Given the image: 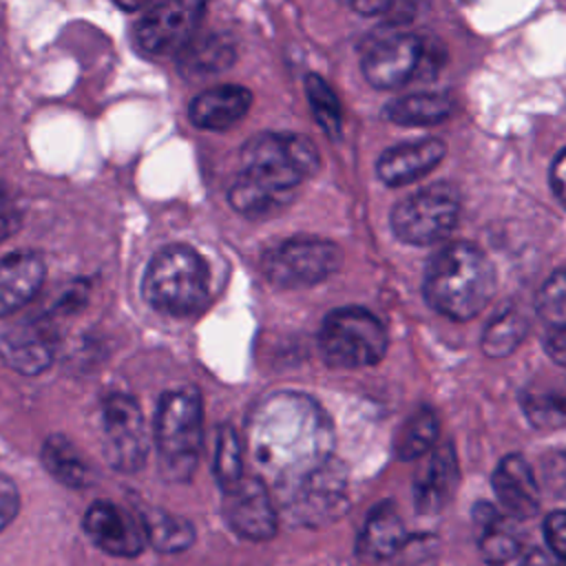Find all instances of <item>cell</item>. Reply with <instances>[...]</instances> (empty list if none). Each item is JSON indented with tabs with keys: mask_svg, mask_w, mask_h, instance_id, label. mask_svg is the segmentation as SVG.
<instances>
[{
	"mask_svg": "<svg viewBox=\"0 0 566 566\" xmlns=\"http://www.w3.org/2000/svg\"><path fill=\"white\" fill-rule=\"evenodd\" d=\"M332 447V420L305 394H270L250 413L248 449L279 489L329 458Z\"/></svg>",
	"mask_w": 566,
	"mask_h": 566,
	"instance_id": "6da1fadb",
	"label": "cell"
},
{
	"mask_svg": "<svg viewBox=\"0 0 566 566\" xmlns=\"http://www.w3.org/2000/svg\"><path fill=\"white\" fill-rule=\"evenodd\" d=\"M424 298L451 321L478 316L495 290V272L486 254L467 241L444 245L427 265Z\"/></svg>",
	"mask_w": 566,
	"mask_h": 566,
	"instance_id": "7a4b0ae2",
	"label": "cell"
},
{
	"mask_svg": "<svg viewBox=\"0 0 566 566\" xmlns=\"http://www.w3.org/2000/svg\"><path fill=\"white\" fill-rule=\"evenodd\" d=\"M142 294L161 314H195L206 305L210 294L208 263L190 245H166L150 259L142 281Z\"/></svg>",
	"mask_w": 566,
	"mask_h": 566,
	"instance_id": "3957f363",
	"label": "cell"
},
{
	"mask_svg": "<svg viewBox=\"0 0 566 566\" xmlns=\"http://www.w3.org/2000/svg\"><path fill=\"white\" fill-rule=\"evenodd\" d=\"M203 438V411L197 391H166L155 418V447L161 473L172 482H188L197 469Z\"/></svg>",
	"mask_w": 566,
	"mask_h": 566,
	"instance_id": "277c9868",
	"label": "cell"
},
{
	"mask_svg": "<svg viewBox=\"0 0 566 566\" xmlns=\"http://www.w3.org/2000/svg\"><path fill=\"white\" fill-rule=\"evenodd\" d=\"M243 170L281 190L296 192L298 184L318 170V150L296 133H259L241 148Z\"/></svg>",
	"mask_w": 566,
	"mask_h": 566,
	"instance_id": "5b68a950",
	"label": "cell"
},
{
	"mask_svg": "<svg viewBox=\"0 0 566 566\" xmlns=\"http://www.w3.org/2000/svg\"><path fill=\"white\" fill-rule=\"evenodd\" d=\"M389 338L385 325L365 307H340L325 316L318 349L332 367H369L382 360Z\"/></svg>",
	"mask_w": 566,
	"mask_h": 566,
	"instance_id": "8992f818",
	"label": "cell"
},
{
	"mask_svg": "<svg viewBox=\"0 0 566 566\" xmlns=\"http://www.w3.org/2000/svg\"><path fill=\"white\" fill-rule=\"evenodd\" d=\"M285 513L298 522L318 526L340 517L347 509V473L336 458H325L314 469L279 489Z\"/></svg>",
	"mask_w": 566,
	"mask_h": 566,
	"instance_id": "52a82bcc",
	"label": "cell"
},
{
	"mask_svg": "<svg viewBox=\"0 0 566 566\" xmlns=\"http://www.w3.org/2000/svg\"><path fill=\"white\" fill-rule=\"evenodd\" d=\"M343 254L334 241L321 237H292L263 254V274L279 290L310 287L340 268Z\"/></svg>",
	"mask_w": 566,
	"mask_h": 566,
	"instance_id": "ba28073f",
	"label": "cell"
},
{
	"mask_svg": "<svg viewBox=\"0 0 566 566\" xmlns=\"http://www.w3.org/2000/svg\"><path fill=\"white\" fill-rule=\"evenodd\" d=\"M436 51L418 33H391L374 40L360 60L365 80L380 91L405 86L411 80L429 77Z\"/></svg>",
	"mask_w": 566,
	"mask_h": 566,
	"instance_id": "9c48e42d",
	"label": "cell"
},
{
	"mask_svg": "<svg viewBox=\"0 0 566 566\" xmlns=\"http://www.w3.org/2000/svg\"><path fill=\"white\" fill-rule=\"evenodd\" d=\"M460 214V197L451 184H431L391 210L394 234L411 245L436 243L455 228Z\"/></svg>",
	"mask_w": 566,
	"mask_h": 566,
	"instance_id": "30bf717a",
	"label": "cell"
},
{
	"mask_svg": "<svg viewBox=\"0 0 566 566\" xmlns=\"http://www.w3.org/2000/svg\"><path fill=\"white\" fill-rule=\"evenodd\" d=\"M102 442L106 462L122 473H135L148 455L144 413L135 398L111 394L102 402Z\"/></svg>",
	"mask_w": 566,
	"mask_h": 566,
	"instance_id": "8fae6325",
	"label": "cell"
},
{
	"mask_svg": "<svg viewBox=\"0 0 566 566\" xmlns=\"http://www.w3.org/2000/svg\"><path fill=\"white\" fill-rule=\"evenodd\" d=\"M203 0H155L135 24V44L148 55L179 53L203 18Z\"/></svg>",
	"mask_w": 566,
	"mask_h": 566,
	"instance_id": "7c38bea8",
	"label": "cell"
},
{
	"mask_svg": "<svg viewBox=\"0 0 566 566\" xmlns=\"http://www.w3.org/2000/svg\"><path fill=\"white\" fill-rule=\"evenodd\" d=\"M226 493V520L230 528L252 542L272 539L276 533V506L268 486L256 475H243Z\"/></svg>",
	"mask_w": 566,
	"mask_h": 566,
	"instance_id": "4fadbf2b",
	"label": "cell"
},
{
	"mask_svg": "<svg viewBox=\"0 0 566 566\" xmlns=\"http://www.w3.org/2000/svg\"><path fill=\"white\" fill-rule=\"evenodd\" d=\"M84 531L97 548L115 557H135L146 544L142 520L108 500H97L88 506Z\"/></svg>",
	"mask_w": 566,
	"mask_h": 566,
	"instance_id": "5bb4252c",
	"label": "cell"
},
{
	"mask_svg": "<svg viewBox=\"0 0 566 566\" xmlns=\"http://www.w3.org/2000/svg\"><path fill=\"white\" fill-rule=\"evenodd\" d=\"M460 482L458 458L451 442L431 447L424 453L422 467L413 478V504L422 515L440 513L455 493Z\"/></svg>",
	"mask_w": 566,
	"mask_h": 566,
	"instance_id": "9a60e30c",
	"label": "cell"
},
{
	"mask_svg": "<svg viewBox=\"0 0 566 566\" xmlns=\"http://www.w3.org/2000/svg\"><path fill=\"white\" fill-rule=\"evenodd\" d=\"M55 352L53 327L44 321L20 323L0 338L2 360L24 376H35L44 371Z\"/></svg>",
	"mask_w": 566,
	"mask_h": 566,
	"instance_id": "2e32d148",
	"label": "cell"
},
{
	"mask_svg": "<svg viewBox=\"0 0 566 566\" xmlns=\"http://www.w3.org/2000/svg\"><path fill=\"white\" fill-rule=\"evenodd\" d=\"M444 153L447 146L438 137L405 142L387 148L378 157L376 172L387 186H405L431 172L442 161Z\"/></svg>",
	"mask_w": 566,
	"mask_h": 566,
	"instance_id": "e0dca14e",
	"label": "cell"
},
{
	"mask_svg": "<svg viewBox=\"0 0 566 566\" xmlns=\"http://www.w3.org/2000/svg\"><path fill=\"white\" fill-rule=\"evenodd\" d=\"M493 493L504 509V513L513 520H526L539 509V489L528 462L517 455H504L493 471L491 478Z\"/></svg>",
	"mask_w": 566,
	"mask_h": 566,
	"instance_id": "ac0fdd59",
	"label": "cell"
},
{
	"mask_svg": "<svg viewBox=\"0 0 566 566\" xmlns=\"http://www.w3.org/2000/svg\"><path fill=\"white\" fill-rule=\"evenodd\" d=\"M252 106V93L239 84L212 86L188 106V117L192 126L203 130H226L241 122Z\"/></svg>",
	"mask_w": 566,
	"mask_h": 566,
	"instance_id": "d6986e66",
	"label": "cell"
},
{
	"mask_svg": "<svg viewBox=\"0 0 566 566\" xmlns=\"http://www.w3.org/2000/svg\"><path fill=\"white\" fill-rule=\"evenodd\" d=\"M44 261L35 252H11L0 259V318L24 307L44 283Z\"/></svg>",
	"mask_w": 566,
	"mask_h": 566,
	"instance_id": "ffe728a7",
	"label": "cell"
},
{
	"mask_svg": "<svg viewBox=\"0 0 566 566\" xmlns=\"http://www.w3.org/2000/svg\"><path fill=\"white\" fill-rule=\"evenodd\" d=\"M473 522L478 526V548L484 562L502 566L517 555L520 537L515 533V526L511 524L513 517H504L489 502H480L473 509Z\"/></svg>",
	"mask_w": 566,
	"mask_h": 566,
	"instance_id": "44dd1931",
	"label": "cell"
},
{
	"mask_svg": "<svg viewBox=\"0 0 566 566\" xmlns=\"http://www.w3.org/2000/svg\"><path fill=\"white\" fill-rule=\"evenodd\" d=\"M537 314L544 323V347L555 365L566 360V283L564 270H555L537 296Z\"/></svg>",
	"mask_w": 566,
	"mask_h": 566,
	"instance_id": "7402d4cb",
	"label": "cell"
},
{
	"mask_svg": "<svg viewBox=\"0 0 566 566\" xmlns=\"http://www.w3.org/2000/svg\"><path fill=\"white\" fill-rule=\"evenodd\" d=\"M407 539L405 524L391 502H380L369 511L358 539V553L374 559L394 557Z\"/></svg>",
	"mask_w": 566,
	"mask_h": 566,
	"instance_id": "603a6c76",
	"label": "cell"
},
{
	"mask_svg": "<svg viewBox=\"0 0 566 566\" xmlns=\"http://www.w3.org/2000/svg\"><path fill=\"white\" fill-rule=\"evenodd\" d=\"M294 199V192L281 190L272 184H265L248 172H239L234 184L228 190L230 206L250 219H263L270 214L281 212L290 201Z\"/></svg>",
	"mask_w": 566,
	"mask_h": 566,
	"instance_id": "cb8c5ba5",
	"label": "cell"
},
{
	"mask_svg": "<svg viewBox=\"0 0 566 566\" xmlns=\"http://www.w3.org/2000/svg\"><path fill=\"white\" fill-rule=\"evenodd\" d=\"M455 102L447 93H413L391 99L382 108V117L398 126H433L451 117Z\"/></svg>",
	"mask_w": 566,
	"mask_h": 566,
	"instance_id": "d4e9b609",
	"label": "cell"
},
{
	"mask_svg": "<svg viewBox=\"0 0 566 566\" xmlns=\"http://www.w3.org/2000/svg\"><path fill=\"white\" fill-rule=\"evenodd\" d=\"M42 462L46 471L69 489H84L93 480L88 462L77 447L62 433H51L42 444Z\"/></svg>",
	"mask_w": 566,
	"mask_h": 566,
	"instance_id": "484cf974",
	"label": "cell"
},
{
	"mask_svg": "<svg viewBox=\"0 0 566 566\" xmlns=\"http://www.w3.org/2000/svg\"><path fill=\"white\" fill-rule=\"evenodd\" d=\"M234 62V44L228 35H206L190 38V42L179 51V66L184 73L210 75L221 73Z\"/></svg>",
	"mask_w": 566,
	"mask_h": 566,
	"instance_id": "4316f807",
	"label": "cell"
},
{
	"mask_svg": "<svg viewBox=\"0 0 566 566\" xmlns=\"http://www.w3.org/2000/svg\"><path fill=\"white\" fill-rule=\"evenodd\" d=\"M142 528H144L146 542H150L161 553H181L195 539V531L186 520L170 515L161 509L144 511Z\"/></svg>",
	"mask_w": 566,
	"mask_h": 566,
	"instance_id": "83f0119b",
	"label": "cell"
},
{
	"mask_svg": "<svg viewBox=\"0 0 566 566\" xmlns=\"http://www.w3.org/2000/svg\"><path fill=\"white\" fill-rule=\"evenodd\" d=\"M528 332L524 314L515 307H506L495 314L482 334V352L489 358H504L517 349Z\"/></svg>",
	"mask_w": 566,
	"mask_h": 566,
	"instance_id": "f1b7e54d",
	"label": "cell"
},
{
	"mask_svg": "<svg viewBox=\"0 0 566 566\" xmlns=\"http://www.w3.org/2000/svg\"><path fill=\"white\" fill-rule=\"evenodd\" d=\"M438 440V418L429 407L416 409L398 429L394 449L400 460L422 458Z\"/></svg>",
	"mask_w": 566,
	"mask_h": 566,
	"instance_id": "f546056e",
	"label": "cell"
},
{
	"mask_svg": "<svg viewBox=\"0 0 566 566\" xmlns=\"http://www.w3.org/2000/svg\"><path fill=\"white\" fill-rule=\"evenodd\" d=\"M305 93L312 108L314 119L318 122L321 130L336 142L340 137V104L332 86L316 73L305 75Z\"/></svg>",
	"mask_w": 566,
	"mask_h": 566,
	"instance_id": "4dcf8cb0",
	"label": "cell"
},
{
	"mask_svg": "<svg viewBox=\"0 0 566 566\" xmlns=\"http://www.w3.org/2000/svg\"><path fill=\"white\" fill-rule=\"evenodd\" d=\"M214 478L223 491L232 489L243 478V453L237 431L223 424L214 444Z\"/></svg>",
	"mask_w": 566,
	"mask_h": 566,
	"instance_id": "1f68e13d",
	"label": "cell"
},
{
	"mask_svg": "<svg viewBox=\"0 0 566 566\" xmlns=\"http://www.w3.org/2000/svg\"><path fill=\"white\" fill-rule=\"evenodd\" d=\"M522 407L526 411V418L542 429H555L564 424V402L559 394H539V391H526L522 396Z\"/></svg>",
	"mask_w": 566,
	"mask_h": 566,
	"instance_id": "d6a6232c",
	"label": "cell"
},
{
	"mask_svg": "<svg viewBox=\"0 0 566 566\" xmlns=\"http://www.w3.org/2000/svg\"><path fill=\"white\" fill-rule=\"evenodd\" d=\"M564 526H566V515L564 511H553L546 522H544V535H546V542L555 555V559H564L566 557V533H564Z\"/></svg>",
	"mask_w": 566,
	"mask_h": 566,
	"instance_id": "836d02e7",
	"label": "cell"
},
{
	"mask_svg": "<svg viewBox=\"0 0 566 566\" xmlns=\"http://www.w3.org/2000/svg\"><path fill=\"white\" fill-rule=\"evenodd\" d=\"M20 509V493L7 475L0 473V533L13 522Z\"/></svg>",
	"mask_w": 566,
	"mask_h": 566,
	"instance_id": "e575fe53",
	"label": "cell"
},
{
	"mask_svg": "<svg viewBox=\"0 0 566 566\" xmlns=\"http://www.w3.org/2000/svg\"><path fill=\"white\" fill-rule=\"evenodd\" d=\"M20 221H22V214L15 201L11 199L7 188L0 184V243L20 228Z\"/></svg>",
	"mask_w": 566,
	"mask_h": 566,
	"instance_id": "d590c367",
	"label": "cell"
},
{
	"mask_svg": "<svg viewBox=\"0 0 566 566\" xmlns=\"http://www.w3.org/2000/svg\"><path fill=\"white\" fill-rule=\"evenodd\" d=\"M343 2L363 15H385L407 4V0H343Z\"/></svg>",
	"mask_w": 566,
	"mask_h": 566,
	"instance_id": "8d00e7d4",
	"label": "cell"
},
{
	"mask_svg": "<svg viewBox=\"0 0 566 566\" xmlns=\"http://www.w3.org/2000/svg\"><path fill=\"white\" fill-rule=\"evenodd\" d=\"M564 168H566V153H564V148L555 155V159H553V164H551V170H548V181H551V188H553V192H555V197L559 199V201H564Z\"/></svg>",
	"mask_w": 566,
	"mask_h": 566,
	"instance_id": "74e56055",
	"label": "cell"
},
{
	"mask_svg": "<svg viewBox=\"0 0 566 566\" xmlns=\"http://www.w3.org/2000/svg\"><path fill=\"white\" fill-rule=\"evenodd\" d=\"M522 566H559L551 555H546L544 551H531L526 557H524V562H522Z\"/></svg>",
	"mask_w": 566,
	"mask_h": 566,
	"instance_id": "f35d334b",
	"label": "cell"
},
{
	"mask_svg": "<svg viewBox=\"0 0 566 566\" xmlns=\"http://www.w3.org/2000/svg\"><path fill=\"white\" fill-rule=\"evenodd\" d=\"M115 2H117V7L124 9V11H137V9H142V7L153 4L155 0H115Z\"/></svg>",
	"mask_w": 566,
	"mask_h": 566,
	"instance_id": "ab89813d",
	"label": "cell"
}]
</instances>
